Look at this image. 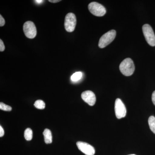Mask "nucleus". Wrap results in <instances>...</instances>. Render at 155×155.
Segmentation results:
<instances>
[{
  "label": "nucleus",
  "instance_id": "aec40b11",
  "mask_svg": "<svg viewBox=\"0 0 155 155\" xmlns=\"http://www.w3.org/2000/svg\"><path fill=\"white\" fill-rule=\"evenodd\" d=\"M60 0H49V2H50L51 3H55L58 2H60Z\"/></svg>",
  "mask_w": 155,
  "mask_h": 155
},
{
  "label": "nucleus",
  "instance_id": "9d476101",
  "mask_svg": "<svg viewBox=\"0 0 155 155\" xmlns=\"http://www.w3.org/2000/svg\"><path fill=\"white\" fill-rule=\"evenodd\" d=\"M43 134L44 136L45 142L46 143L49 144L52 142V135L51 132L49 129H45Z\"/></svg>",
  "mask_w": 155,
  "mask_h": 155
},
{
  "label": "nucleus",
  "instance_id": "f03ea898",
  "mask_svg": "<svg viewBox=\"0 0 155 155\" xmlns=\"http://www.w3.org/2000/svg\"><path fill=\"white\" fill-rule=\"evenodd\" d=\"M116 31L111 30L101 36L99 41L98 46L101 48H105L111 43L116 36Z\"/></svg>",
  "mask_w": 155,
  "mask_h": 155
},
{
  "label": "nucleus",
  "instance_id": "9b49d317",
  "mask_svg": "<svg viewBox=\"0 0 155 155\" xmlns=\"http://www.w3.org/2000/svg\"><path fill=\"white\" fill-rule=\"evenodd\" d=\"M148 123L150 130L155 134V117L153 116H150L148 119Z\"/></svg>",
  "mask_w": 155,
  "mask_h": 155
},
{
  "label": "nucleus",
  "instance_id": "7ed1b4c3",
  "mask_svg": "<svg viewBox=\"0 0 155 155\" xmlns=\"http://www.w3.org/2000/svg\"><path fill=\"white\" fill-rule=\"evenodd\" d=\"M143 32L147 43L151 46H155V35L151 26L146 24L142 27Z\"/></svg>",
  "mask_w": 155,
  "mask_h": 155
},
{
  "label": "nucleus",
  "instance_id": "f8f14e48",
  "mask_svg": "<svg viewBox=\"0 0 155 155\" xmlns=\"http://www.w3.org/2000/svg\"><path fill=\"white\" fill-rule=\"evenodd\" d=\"M33 137V132L32 130L30 128H28L25 129L24 132V137L26 140H31Z\"/></svg>",
  "mask_w": 155,
  "mask_h": 155
},
{
  "label": "nucleus",
  "instance_id": "39448f33",
  "mask_svg": "<svg viewBox=\"0 0 155 155\" xmlns=\"http://www.w3.org/2000/svg\"><path fill=\"white\" fill-rule=\"evenodd\" d=\"M76 25V18L73 13H69L65 17L64 26L66 31L69 32L74 31Z\"/></svg>",
  "mask_w": 155,
  "mask_h": 155
},
{
  "label": "nucleus",
  "instance_id": "0eeeda50",
  "mask_svg": "<svg viewBox=\"0 0 155 155\" xmlns=\"http://www.w3.org/2000/svg\"><path fill=\"white\" fill-rule=\"evenodd\" d=\"M115 111L117 119H122L126 116L127 112L126 107L122 101L119 98L116 99L115 101Z\"/></svg>",
  "mask_w": 155,
  "mask_h": 155
},
{
  "label": "nucleus",
  "instance_id": "6ab92c4d",
  "mask_svg": "<svg viewBox=\"0 0 155 155\" xmlns=\"http://www.w3.org/2000/svg\"><path fill=\"white\" fill-rule=\"evenodd\" d=\"M152 100L153 104L155 106V91L153 93L152 96Z\"/></svg>",
  "mask_w": 155,
  "mask_h": 155
},
{
  "label": "nucleus",
  "instance_id": "dca6fc26",
  "mask_svg": "<svg viewBox=\"0 0 155 155\" xmlns=\"http://www.w3.org/2000/svg\"><path fill=\"white\" fill-rule=\"evenodd\" d=\"M5 48L4 42H3L2 39L0 40V51H1V52H2L5 51Z\"/></svg>",
  "mask_w": 155,
  "mask_h": 155
},
{
  "label": "nucleus",
  "instance_id": "20e7f679",
  "mask_svg": "<svg viewBox=\"0 0 155 155\" xmlns=\"http://www.w3.org/2000/svg\"><path fill=\"white\" fill-rule=\"evenodd\" d=\"M89 11L97 17H103L106 13L105 7L96 2H92L88 5Z\"/></svg>",
  "mask_w": 155,
  "mask_h": 155
},
{
  "label": "nucleus",
  "instance_id": "f257e3e1",
  "mask_svg": "<svg viewBox=\"0 0 155 155\" xmlns=\"http://www.w3.org/2000/svg\"><path fill=\"white\" fill-rule=\"evenodd\" d=\"M119 69L122 74L125 76H129L132 75L135 70L133 61L129 58L123 60L119 66Z\"/></svg>",
  "mask_w": 155,
  "mask_h": 155
},
{
  "label": "nucleus",
  "instance_id": "a211bd4d",
  "mask_svg": "<svg viewBox=\"0 0 155 155\" xmlns=\"http://www.w3.org/2000/svg\"><path fill=\"white\" fill-rule=\"evenodd\" d=\"M5 134V131L2 126H0V137H2Z\"/></svg>",
  "mask_w": 155,
  "mask_h": 155
},
{
  "label": "nucleus",
  "instance_id": "412c9836",
  "mask_svg": "<svg viewBox=\"0 0 155 155\" xmlns=\"http://www.w3.org/2000/svg\"><path fill=\"white\" fill-rule=\"evenodd\" d=\"M35 2H36L37 3H39V4H40V3L44 1H42V0H40V1H39V0H37V1H35Z\"/></svg>",
  "mask_w": 155,
  "mask_h": 155
},
{
  "label": "nucleus",
  "instance_id": "1a4fd4ad",
  "mask_svg": "<svg viewBox=\"0 0 155 155\" xmlns=\"http://www.w3.org/2000/svg\"><path fill=\"white\" fill-rule=\"evenodd\" d=\"M81 97L83 101L90 106H94L95 104L96 98L95 95L92 91H87L83 92L81 94Z\"/></svg>",
  "mask_w": 155,
  "mask_h": 155
},
{
  "label": "nucleus",
  "instance_id": "4468645a",
  "mask_svg": "<svg viewBox=\"0 0 155 155\" xmlns=\"http://www.w3.org/2000/svg\"><path fill=\"white\" fill-rule=\"evenodd\" d=\"M34 106L37 109L43 110V109H44L45 107V104L43 101L39 100H37L35 102Z\"/></svg>",
  "mask_w": 155,
  "mask_h": 155
},
{
  "label": "nucleus",
  "instance_id": "2eb2a0df",
  "mask_svg": "<svg viewBox=\"0 0 155 155\" xmlns=\"http://www.w3.org/2000/svg\"><path fill=\"white\" fill-rule=\"evenodd\" d=\"M0 109L1 110L6 111L12 110V107L10 106L7 105L2 102L0 103Z\"/></svg>",
  "mask_w": 155,
  "mask_h": 155
},
{
  "label": "nucleus",
  "instance_id": "6e6552de",
  "mask_svg": "<svg viewBox=\"0 0 155 155\" xmlns=\"http://www.w3.org/2000/svg\"><path fill=\"white\" fill-rule=\"evenodd\" d=\"M77 144L78 148L83 153L86 155H94L95 150L94 147L92 146L88 143L83 142H77Z\"/></svg>",
  "mask_w": 155,
  "mask_h": 155
},
{
  "label": "nucleus",
  "instance_id": "ddd939ff",
  "mask_svg": "<svg viewBox=\"0 0 155 155\" xmlns=\"http://www.w3.org/2000/svg\"><path fill=\"white\" fill-rule=\"evenodd\" d=\"M82 76V73L81 72H75L71 76V80L72 81L75 82V81H78L81 79Z\"/></svg>",
  "mask_w": 155,
  "mask_h": 155
},
{
  "label": "nucleus",
  "instance_id": "f3484780",
  "mask_svg": "<svg viewBox=\"0 0 155 155\" xmlns=\"http://www.w3.org/2000/svg\"><path fill=\"white\" fill-rule=\"evenodd\" d=\"M5 19L2 17V15H0V26L2 27V26H4L5 25Z\"/></svg>",
  "mask_w": 155,
  "mask_h": 155
},
{
  "label": "nucleus",
  "instance_id": "4be33fe9",
  "mask_svg": "<svg viewBox=\"0 0 155 155\" xmlns=\"http://www.w3.org/2000/svg\"><path fill=\"white\" fill-rule=\"evenodd\" d=\"M134 155V154H131V155Z\"/></svg>",
  "mask_w": 155,
  "mask_h": 155
},
{
  "label": "nucleus",
  "instance_id": "423d86ee",
  "mask_svg": "<svg viewBox=\"0 0 155 155\" xmlns=\"http://www.w3.org/2000/svg\"><path fill=\"white\" fill-rule=\"evenodd\" d=\"M23 31L26 37L33 39L37 35L36 28L34 23L31 21H27L23 25Z\"/></svg>",
  "mask_w": 155,
  "mask_h": 155
}]
</instances>
